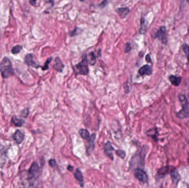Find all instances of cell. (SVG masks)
Instances as JSON below:
<instances>
[{"label": "cell", "mask_w": 189, "mask_h": 188, "mask_svg": "<svg viewBox=\"0 0 189 188\" xmlns=\"http://www.w3.org/2000/svg\"><path fill=\"white\" fill-rule=\"evenodd\" d=\"M187 2H189V0H187Z\"/></svg>", "instance_id": "e575fe53"}, {"label": "cell", "mask_w": 189, "mask_h": 188, "mask_svg": "<svg viewBox=\"0 0 189 188\" xmlns=\"http://www.w3.org/2000/svg\"><path fill=\"white\" fill-rule=\"evenodd\" d=\"M67 169L70 171V172H73V169H74V167H73V166H71V165H69L67 168Z\"/></svg>", "instance_id": "d6a6232c"}, {"label": "cell", "mask_w": 189, "mask_h": 188, "mask_svg": "<svg viewBox=\"0 0 189 188\" xmlns=\"http://www.w3.org/2000/svg\"><path fill=\"white\" fill-rule=\"evenodd\" d=\"M139 74L140 75H150L152 73V69L148 65H144L143 66L140 67L138 71Z\"/></svg>", "instance_id": "7c38bea8"}, {"label": "cell", "mask_w": 189, "mask_h": 188, "mask_svg": "<svg viewBox=\"0 0 189 188\" xmlns=\"http://www.w3.org/2000/svg\"><path fill=\"white\" fill-rule=\"evenodd\" d=\"M24 62L30 67H34V68H38L39 67V66L34 61L33 55L31 54H29L26 55L24 58Z\"/></svg>", "instance_id": "ba28073f"}, {"label": "cell", "mask_w": 189, "mask_h": 188, "mask_svg": "<svg viewBox=\"0 0 189 188\" xmlns=\"http://www.w3.org/2000/svg\"><path fill=\"white\" fill-rule=\"evenodd\" d=\"M22 49V47L19 45H17L15 47H13V48L11 50V52L13 54H18L19 52H21V50Z\"/></svg>", "instance_id": "603a6c76"}, {"label": "cell", "mask_w": 189, "mask_h": 188, "mask_svg": "<svg viewBox=\"0 0 189 188\" xmlns=\"http://www.w3.org/2000/svg\"><path fill=\"white\" fill-rule=\"evenodd\" d=\"M96 56H95V54H94V52H91L89 54L88 57V63L91 65H94L96 63Z\"/></svg>", "instance_id": "ffe728a7"}, {"label": "cell", "mask_w": 189, "mask_h": 188, "mask_svg": "<svg viewBox=\"0 0 189 188\" xmlns=\"http://www.w3.org/2000/svg\"><path fill=\"white\" fill-rule=\"evenodd\" d=\"M169 80L170 81L171 84L175 86H178L181 82V77H177L174 75H170L169 77Z\"/></svg>", "instance_id": "5bb4252c"}, {"label": "cell", "mask_w": 189, "mask_h": 188, "mask_svg": "<svg viewBox=\"0 0 189 188\" xmlns=\"http://www.w3.org/2000/svg\"><path fill=\"white\" fill-rule=\"evenodd\" d=\"M135 177L142 183H145L148 182V175L145 171L140 168H136L135 169Z\"/></svg>", "instance_id": "8992f818"}, {"label": "cell", "mask_w": 189, "mask_h": 188, "mask_svg": "<svg viewBox=\"0 0 189 188\" xmlns=\"http://www.w3.org/2000/svg\"><path fill=\"white\" fill-rule=\"evenodd\" d=\"M145 60H146V61L147 62H152V60H151V59H150V55H149L148 54L146 55V56H145Z\"/></svg>", "instance_id": "4dcf8cb0"}, {"label": "cell", "mask_w": 189, "mask_h": 188, "mask_svg": "<svg viewBox=\"0 0 189 188\" xmlns=\"http://www.w3.org/2000/svg\"><path fill=\"white\" fill-rule=\"evenodd\" d=\"M53 67L58 72H62L64 68V65L63 64L59 57H57L55 60L54 64L53 65Z\"/></svg>", "instance_id": "8fae6325"}, {"label": "cell", "mask_w": 189, "mask_h": 188, "mask_svg": "<svg viewBox=\"0 0 189 188\" xmlns=\"http://www.w3.org/2000/svg\"><path fill=\"white\" fill-rule=\"evenodd\" d=\"M13 138L17 144H20L24 141V134L21 130H17L13 134Z\"/></svg>", "instance_id": "30bf717a"}, {"label": "cell", "mask_w": 189, "mask_h": 188, "mask_svg": "<svg viewBox=\"0 0 189 188\" xmlns=\"http://www.w3.org/2000/svg\"><path fill=\"white\" fill-rule=\"evenodd\" d=\"M169 170V167H164L161 168L158 170L157 175L159 178H162L165 175V174L168 173Z\"/></svg>", "instance_id": "d6986e66"}, {"label": "cell", "mask_w": 189, "mask_h": 188, "mask_svg": "<svg viewBox=\"0 0 189 188\" xmlns=\"http://www.w3.org/2000/svg\"><path fill=\"white\" fill-rule=\"evenodd\" d=\"M12 122L13 123V124L15 125V126H17V127H21L24 125V120H22V119L18 118H16L15 116L12 117Z\"/></svg>", "instance_id": "e0dca14e"}, {"label": "cell", "mask_w": 189, "mask_h": 188, "mask_svg": "<svg viewBox=\"0 0 189 188\" xmlns=\"http://www.w3.org/2000/svg\"><path fill=\"white\" fill-rule=\"evenodd\" d=\"M88 56L86 55H83V60L80 62L76 65L74 67V72L76 74L82 75H86L88 73Z\"/></svg>", "instance_id": "7a4b0ae2"}, {"label": "cell", "mask_w": 189, "mask_h": 188, "mask_svg": "<svg viewBox=\"0 0 189 188\" xmlns=\"http://www.w3.org/2000/svg\"><path fill=\"white\" fill-rule=\"evenodd\" d=\"M114 147H112L111 143L110 142H107L104 147V152L105 155L111 160H114Z\"/></svg>", "instance_id": "52a82bcc"}, {"label": "cell", "mask_w": 189, "mask_h": 188, "mask_svg": "<svg viewBox=\"0 0 189 188\" xmlns=\"http://www.w3.org/2000/svg\"><path fill=\"white\" fill-rule=\"evenodd\" d=\"M40 173L41 169L39 165L36 162H34L32 164L31 166L28 170V180L30 184H33L34 182L38 179L40 175Z\"/></svg>", "instance_id": "277c9868"}, {"label": "cell", "mask_w": 189, "mask_h": 188, "mask_svg": "<svg viewBox=\"0 0 189 188\" xmlns=\"http://www.w3.org/2000/svg\"><path fill=\"white\" fill-rule=\"evenodd\" d=\"M79 133L83 139L88 140L90 137V133L86 129H80L79 132Z\"/></svg>", "instance_id": "ac0fdd59"}, {"label": "cell", "mask_w": 189, "mask_h": 188, "mask_svg": "<svg viewBox=\"0 0 189 188\" xmlns=\"http://www.w3.org/2000/svg\"><path fill=\"white\" fill-rule=\"evenodd\" d=\"M80 1L81 2H84L85 0H80Z\"/></svg>", "instance_id": "836d02e7"}, {"label": "cell", "mask_w": 189, "mask_h": 188, "mask_svg": "<svg viewBox=\"0 0 189 188\" xmlns=\"http://www.w3.org/2000/svg\"><path fill=\"white\" fill-rule=\"evenodd\" d=\"M140 33L142 34L145 33L147 31V27H146V24H145V19L143 18H141L140 19Z\"/></svg>", "instance_id": "7402d4cb"}, {"label": "cell", "mask_w": 189, "mask_h": 188, "mask_svg": "<svg viewBox=\"0 0 189 188\" xmlns=\"http://www.w3.org/2000/svg\"><path fill=\"white\" fill-rule=\"evenodd\" d=\"M131 50V44L129 43H127L124 45V52H128Z\"/></svg>", "instance_id": "4316f807"}, {"label": "cell", "mask_w": 189, "mask_h": 188, "mask_svg": "<svg viewBox=\"0 0 189 188\" xmlns=\"http://www.w3.org/2000/svg\"><path fill=\"white\" fill-rule=\"evenodd\" d=\"M182 48L185 54L187 55V59L189 61V45L187 44H184L182 46Z\"/></svg>", "instance_id": "cb8c5ba5"}, {"label": "cell", "mask_w": 189, "mask_h": 188, "mask_svg": "<svg viewBox=\"0 0 189 188\" xmlns=\"http://www.w3.org/2000/svg\"><path fill=\"white\" fill-rule=\"evenodd\" d=\"M170 175H171L173 182L175 184H177V183L179 182V180L180 179V177L178 171L175 169L171 170V172H170Z\"/></svg>", "instance_id": "9a60e30c"}, {"label": "cell", "mask_w": 189, "mask_h": 188, "mask_svg": "<svg viewBox=\"0 0 189 188\" xmlns=\"http://www.w3.org/2000/svg\"><path fill=\"white\" fill-rule=\"evenodd\" d=\"M29 113V111L28 109H25L24 110L22 111V114H21V116H23L24 118H26L27 116H28Z\"/></svg>", "instance_id": "f1b7e54d"}, {"label": "cell", "mask_w": 189, "mask_h": 188, "mask_svg": "<svg viewBox=\"0 0 189 188\" xmlns=\"http://www.w3.org/2000/svg\"><path fill=\"white\" fill-rule=\"evenodd\" d=\"M116 154L122 159H124V157H126V155L124 151L119 150V149L116 151Z\"/></svg>", "instance_id": "484cf974"}, {"label": "cell", "mask_w": 189, "mask_h": 188, "mask_svg": "<svg viewBox=\"0 0 189 188\" xmlns=\"http://www.w3.org/2000/svg\"><path fill=\"white\" fill-rule=\"evenodd\" d=\"M52 57H49V58H48V59L47 60V61H46V62H45V64H44V66H43V67H41L42 68V70H43V71H45V70H47L48 69V68H49V64L51 62V61H52Z\"/></svg>", "instance_id": "d4e9b609"}, {"label": "cell", "mask_w": 189, "mask_h": 188, "mask_svg": "<svg viewBox=\"0 0 189 188\" xmlns=\"http://www.w3.org/2000/svg\"><path fill=\"white\" fill-rule=\"evenodd\" d=\"M116 11L118 15V16L122 19H123L128 15V13H130V10L128 7H122V8H117Z\"/></svg>", "instance_id": "4fadbf2b"}, {"label": "cell", "mask_w": 189, "mask_h": 188, "mask_svg": "<svg viewBox=\"0 0 189 188\" xmlns=\"http://www.w3.org/2000/svg\"><path fill=\"white\" fill-rule=\"evenodd\" d=\"M74 177L76 179L78 180L80 183L81 186H84V178H83V174L81 172L80 170L79 169H77L74 173Z\"/></svg>", "instance_id": "2e32d148"}, {"label": "cell", "mask_w": 189, "mask_h": 188, "mask_svg": "<svg viewBox=\"0 0 189 188\" xmlns=\"http://www.w3.org/2000/svg\"><path fill=\"white\" fill-rule=\"evenodd\" d=\"M0 73L3 78H7L14 75L15 72L10 60L7 57H4L0 62Z\"/></svg>", "instance_id": "6da1fadb"}, {"label": "cell", "mask_w": 189, "mask_h": 188, "mask_svg": "<svg viewBox=\"0 0 189 188\" xmlns=\"http://www.w3.org/2000/svg\"><path fill=\"white\" fill-rule=\"evenodd\" d=\"M147 135L149 136L152 137L153 139L157 140V130L156 128H153V129H150L149 130H148V132H147Z\"/></svg>", "instance_id": "44dd1931"}, {"label": "cell", "mask_w": 189, "mask_h": 188, "mask_svg": "<svg viewBox=\"0 0 189 188\" xmlns=\"http://www.w3.org/2000/svg\"><path fill=\"white\" fill-rule=\"evenodd\" d=\"M107 3H108L107 0H104V1H102V2L99 5V6H100L101 8H103L107 5Z\"/></svg>", "instance_id": "f546056e"}, {"label": "cell", "mask_w": 189, "mask_h": 188, "mask_svg": "<svg viewBox=\"0 0 189 188\" xmlns=\"http://www.w3.org/2000/svg\"><path fill=\"white\" fill-rule=\"evenodd\" d=\"M49 165L52 167H55L57 165V163L55 160L54 159H51L49 161Z\"/></svg>", "instance_id": "83f0119b"}, {"label": "cell", "mask_w": 189, "mask_h": 188, "mask_svg": "<svg viewBox=\"0 0 189 188\" xmlns=\"http://www.w3.org/2000/svg\"><path fill=\"white\" fill-rule=\"evenodd\" d=\"M178 98L183 109L178 113V116L180 118H187L189 116V102L186 97L183 94H179Z\"/></svg>", "instance_id": "3957f363"}, {"label": "cell", "mask_w": 189, "mask_h": 188, "mask_svg": "<svg viewBox=\"0 0 189 188\" xmlns=\"http://www.w3.org/2000/svg\"><path fill=\"white\" fill-rule=\"evenodd\" d=\"M96 139V135L92 134L90 137L88 138V142L87 145V152L88 153H91L93 151L95 147V141Z\"/></svg>", "instance_id": "9c48e42d"}, {"label": "cell", "mask_w": 189, "mask_h": 188, "mask_svg": "<svg viewBox=\"0 0 189 188\" xmlns=\"http://www.w3.org/2000/svg\"><path fill=\"white\" fill-rule=\"evenodd\" d=\"M37 0H30L29 2L32 5L35 6L36 5Z\"/></svg>", "instance_id": "1f68e13d"}, {"label": "cell", "mask_w": 189, "mask_h": 188, "mask_svg": "<svg viewBox=\"0 0 189 188\" xmlns=\"http://www.w3.org/2000/svg\"><path fill=\"white\" fill-rule=\"evenodd\" d=\"M154 37L155 38H158L163 44H166L168 42L167 39V32L165 27L162 26L157 31Z\"/></svg>", "instance_id": "5b68a950"}]
</instances>
